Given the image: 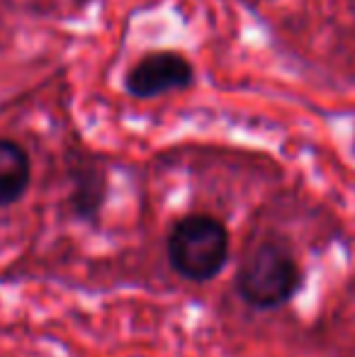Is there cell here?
I'll return each instance as SVG.
<instances>
[{
    "label": "cell",
    "mask_w": 355,
    "mask_h": 357,
    "mask_svg": "<svg viewBox=\"0 0 355 357\" xmlns=\"http://www.w3.org/2000/svg\"><path fill=\"white\" fill-rule=\"evenodd\" d=\"M192 83V66L173 52H156L144 56L127 75V90L134 98H156Z\"/></svg>",
    "instance_id": "3"
},
{
    "label": "cell",
    "mask_w": 355,
    "mask_h": 357,
    "mask_svg": "<svg viewBox=\"0 0 355 357\" xmlns=\"http://www.w3.org/2000/svg\"><path fill=\"white\" fill-rule=\"evenodd\" d=\"M302 287V273L285 245L261 243L243 260L236 275V289L253 309H280Z\"/></svg>",
    "instance_id": "2"
},
{
    "label": "cell",
    "mask_w": 355,
    "mask_h": 357,
    "mask_svg": "<svg viewBox=\"0 0 355 357\" xmlns=\"http://www.w3.org/2000/svg\"><path fill=\"white\" fill-rule=\"evenodd\" d=\"M29 158L22 146L0 139V207L15 204L29 188Z\"/></svg>",
    "instance_id": "4"
},
{
    "label": "cell",
    "mask_w": 355,
    "mask_h": 357,
    "mask_svg": "<svg viewBox=\"0 0 355 357\" xmlns=\"http://www.w3.org/2000/svg\"><path fill=\"white\" fill-rule=\"evenodd\" d=\"M168 260L173 270L192 282L217 278L229 260L227 226L207 214H190L168 236Z\"/></svg>",
    "instance_id": "1"
}]
</instances>
